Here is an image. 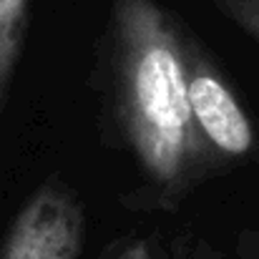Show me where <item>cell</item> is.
<instances>
[{"instance_id": "cell-4", "label": "cell", "mask_w": 259, "mask_h": 259, "mask_svg": "<svg viewBox=\"0 0 259 259\" xmlns=\"http://www.w3.org/2000/svg\"><path fill=\"white\" fill-rule=\"evenodd\" d=\"M30 18V0H0V116L20 63Z\"/></svg>"}, {"instance_id": "cell-6", "label": "cell", "mask_w": 259, "mask_h": 259, "mask_svg": "<svg viewBox=\"0 0 259 259\" xmlns=\"http://www.w3.org/2000/svg\"><path fill=\"white\" fill-rule=\"evenodd\" d=\"M101 259H156V254L146 239H121L111 244Z\"/></svg>"}, {"instance_id": "cell-2", "label": "cell", "mask_w": 259, "mask_h": 259, "mask_svg": "<svg viewBox=\"0 0 259 259\" xmlns=\"http://www.w3.org/2000/svg\"><path fill=\"white\" fill-rule=\"evenodd\" d=\"M86 239V211L81 199L51 179L15 214L0 259H78Z\"/></svg>"}, {"instance_id": "cell-5", "label": "cell", "mask_w": 259, "mask_h": 259, "mask_svg": "<svg viewBox=\"0 0 259 259\" xmlns=\"http://www.w3.org/2000/svg\"><path fill=\"white\" fill-rule=\"evenodd\" d=\"M214 8L237 28L259 40V0H211Z\"/></svg>"}, {"instance_id": "cell-1", "label": "cell", "mask_w": 259, "mask_h": 259, "mask_svg": "<svg viewBox=\"0 0 259 259\" xmlns=\"http://www.w3.org/2000/svg\"><path fill=\"white\" fill-rule=\"evenodd\" d=\"M111 46L131 151L156 189L179 196L211 164L186 98V35L156 0H113Z\"/></svg>"}, {"instance_id": "cell-3", "label": "cell", "mask_w": 259, "mask_h": 259, "mask_svg": "<svg viewBox=\"0 0 259 259\" xmlns=\"http://www.w3.org/2000/svg\"><path fill=\"white\" fill-rule=\"evenodd\" d=\"M184 81L194 126L214 159H247L254 149V128L239 98L209 58L186 38Z\"/></svg>"}]
</instances>
